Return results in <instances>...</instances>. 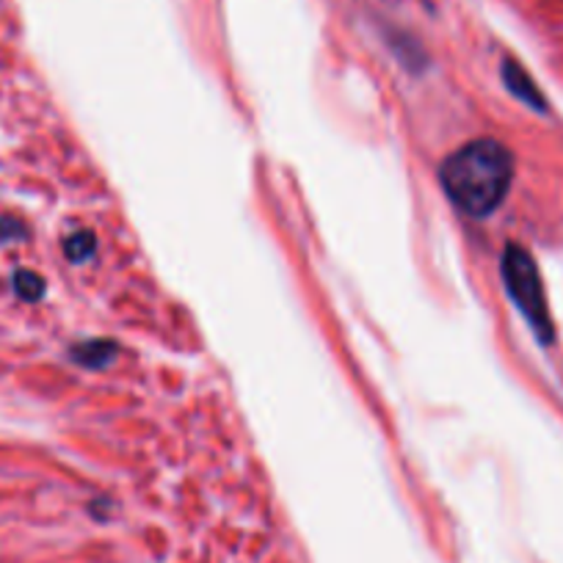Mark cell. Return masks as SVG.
Segmentation results:
<instances>
[{"label":"cell","instance_id":"6da1fadb","mask_svg":"<svg viewBox=\"0 0 563 563\" xmlns=\"http://www.w3.org/2000/svg\"><path fill=\"white\" fill-rule=\"evenodd\" d=\"M514 177V158L495 139L464 144L442 164L440 180L451 202L473 219H486L506 199Z\"/></svg>","mask_w":563,"mask_h":563},{"label":"cell","instance_id":"7a4b0ae2","mask_svg":"<svg viewBox=\"0 0 563 563\" xmlns=\"http://www.w3.org/2000/svg\"><path fill=\"white\" fill-rule=\"evenodd\" d=\"M503 279H506V288L511 294L514 305L528 318L530 329L539 334L541 343H552V321L550 310H547L541 274L536 268V260L522 246H514L511 243L506 249V254H503Z\"/></svg>","mask_w":563,"mask_h":563},{"label":"cell","instance_id":"3957f363","mask_svg":"<svg viewBox=\"0 0 563 563\" xmlns=\"http://www.w3.org/2000/svg\"><path fill=\"white\" fill-rule=\"evenodd\" d=\"M503 75H506L508 89H511L514 95L519 97V100L528 102L530 108H539V111H544V97H541V91L536 89L533 80L525 75V69H519L514 62H506V67H503Z\"/></svg>","mask_w":563,"mask_h":563},{"label":"cell","instance_id":"277c9868","mask_svg":"<svg viewBox=\"0 0 563 563\" xmlns=\"http://www.w3.org/2000/svg\"><path fill=\"white\" fill-rule=\"evenodd\" d=\"M14 288H18V294L23 296V299L34 301L42 296V279L36 274H31V271H18V274H14Z\"/></svg>","mask_w":563,"mask_h":563}]
</instances>
